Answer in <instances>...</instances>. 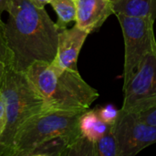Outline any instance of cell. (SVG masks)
I'll list each match as a JSON object with an SVG mask.
<instances>
[{
    "mask_svg": "<svg viewBox=\"0 0 156 156\" xmlns=\"http://www.w3.org/2000/svg\"><path fill=\"white\" fill-rule=\"evenodd\" d=\"M5 36L11 54L10 67L26 71L33 63H51L56 57L59 27L45 7L31 0H10Z\"/></svg>",
    "mask_w": 156,
    "mask_h": 156,
    "instance_id": "6da1fadb",
    "label": "cell"
},
{
    "mask_svg": "<svg viewBox=\"0 0 156 156\" xmlns=\"http://www.w3.org/2000/svg\"><path fill=\"white\" fill-rule=\"evenodd\" d=\"M25 72L43 98L47 110L84 112L100 96L97 90L82 79L79 70L37 61Z\"/></svg>",
    "mask_w": 156,
    "mask_h": 156,
    "instance_id": "7a4b0ae2",
    "label": "cell"
},
{
    "mask_svg": "<svg viewBox=\"0 0 156 156\" xmlns=\"http://www.w3.org/2000/svg\"><path fill=\"white\" fill-rule=\"evenodd\" d=\"M5 101L6 123L0 137V156H11L18 128L33 115L46 110L43 98L25 71L6 66L0 85Z\"/></svg>",
    "mask_w": 156,
    "mask_h": 156,
    "instance_id": "3957f363",
    "label": "cell"
},
{
    "mask_svg": "<svg viewBox=\"0 0 156 156\" xmlns=\"http://www.w3.org/2000/svg\"><path fill=\"white\" fill-rule=\"evenodd\" d=\"M81 113L46 109L33 115L18 128L11 156H27L35 146L54 137L80 135L79 119Z\"/></svg>",
    "mask_w": 156,
    "mask_h": 156,
    "instance_id": "277c9868",
    "label": "cell"
},
{
    "mask_svg": "<svg viewBox=\"0 0 156 156\" xmlns=\"http://www.w3.org/2000/svg\"><path fill=\"white\" fill-rule=\"evenodd\" d=\"M124 38L123 85L138 71L144 58L156 48L154 20L149 17L116 16Z\"/></svg>",
    "mask_w": 156,
    "mask_h": 156,
    "instance_id": "5b68a950",
    "label": "cell"
},
{
    "mask_svg": "<svg viewBox=\"0 0 156 156\" xmlns=\"http://www.w3.org/2000/svg\"><path fill=\"white\" fill-rule=\"evenodd\" d=\"M112 132L116 139L119 156H133L156 144V126L144 122L137 112L119 111Z\"/></svg>",
    "mask_w": 156,
    "mask_h": 156,
    "instance_id": "8992f818",
    "label": "cell"
},
{
    "mask_svg": "<svg viewBox=\"0 0 156 156\" xmlns=\"http://www.w3.org/2000/svg\"><path fill=\"white\" fill-rule=\"evenodd\" d=\"M122 111L140 112L156 106V48L144 60L135 75L123 85Z\"/></svg>",
    "mask_w": 156,
    "mask_h": 156,
    "instance_id": "52a82bcc",
    "label": "cell"
},
{
    "mask_svg": "<svg viewBox=\"0 0 156 156\" xmlns=\"http://www.w3.org/2000/svg\"><path fill=\"white\" fill-rule=\"evenodd\" d=\"M89 34L76 24L70 28L59 29L57 54L51 63L60 69L78 70L79 54Z\"/></svg>",
    "mask_w": 156,
    "mask_h": 156,
    "instance_id": "ba28073f",
    "label": "cell"
},
{
    "mask_svg": "<svg viewBox=\"0 0 156 156\" xmlns=\"http://www.w3.org/2000/svg\"><path fill=\"white\" fill-rule=\"evenodd\" d=\"M76 25L91 33L99 29L113 14L109 0H75Z\"/></svg>",
    "mask_w": 156,
    "mask_h": 156,
    "instance_id": "9c48e42d",
    "label": "cell"
},
{
    "mask_svg": "<svg viewBox=\"0 0 156 156\" xmlns=\"http://www.w3.org/2000/svg\"><path fill=\"white\" fill-rule=\"evenodd\" d=\"M113 14L156 18V0H111Z\"/></svg>",
    "mask_w": 156,
    "mask_h": 156,
    "instance_id": "30bf717a",
    "label": "cell"
},
{
    "mask_svg": "<svg viewBox=\"0 0 156 156\" xmlns=\"http://www.w3.org/2000/svg\"><path fill=\"white\" fill-rule=\"evenodd\" d=\"M112 129V125L103 122L98 115L96 109L88 110L81 113L79 119L80 135L91 143H95Z\"/></svg>",
    "mask_w": 156,
    "mask_h": 156,
    "instance_id": "8fae6325",
    "label": "cell"
},
{
    "mask_svg": "<svg viewBox=\"0 0 156 156\" xmlns=\"http://www.w3.org/2000/svg\"><path fill=\"white\" fill-rule=\"evenodd\" d=\"M80 136L61 135L35 146L27 156H67L71 144Z\"/></svg>",
    "mask_w": 156,
    "mask_h": 156,
    "instance_id": "7c38bea8",
    "label": "cell"
},
{
    "mask_svg": "<svg viewBox=\"0 0 156 156\" xmlns=\"http://www.w3.org/2000/svg\"><path fill=\"white\" fill-rule=\"evenodd\" d=\"M49 4L58 16L56 23L59 29L67 27V25L76 20L77 9L75 0H50Z\"/></svg>",
    "mask_w": 156,
    "mask_h": 156,
    "instance_id": "4fadbf2b",
    "label": "cell"
},
{
    "mask_svg": "<svg viewBox=\"0 0 156 156\" xmlns=\"http://www.w3.org/2000/svg\"><path fill=\"white\" fill-rule=\"evenodd\" d=\"M93 156H119L116 139L112 129L93 143Z\"/></svg>",
    "mask_w": 156,
    "mask_h": 156,
    "instance_id": "5bb4252c",
    "label": "cell"
},
{
    "mask_svg": "<svg viewBox=\"0 0 156 156\" xmlns=\"http://www.w3.org/2000/svg\"><path fill=\"white\" fill-rule=\"evenodd\" d=\"M96 112L100 118L106 123L112 125L118 118L119 111L116 110L112 105H107L101 108L96 109Z\"/></svg>",
    "mask_w": 156,
    "mask_h": 156,
    "instance_id": "9a60e30c",
    "label": "cell"
},
{
    "mask_svg": "<svg viewBox=\"0 0 156 156\" xmlns=\"http://www.w3.org/2000/svg\"><path fill=\"white\" fill-rule=\"evenodd\" d=\"M0 59L3 60L6 66H10L11 54L7 48L5 36V23L0 16Z\"/></svg>",
    "mask_w": 156,
    "mask_h": 156,
    "instance_id": "2e32d148",
    "label": "cell"
},
{
    "mask_svg": "<svg viewBox=\"0 0 156 156\" xmlns=\"http://www.w3.org/2000/svg\"><path fill=\"white\" fill-rule=\"evenodd\" d=\"M137 113L144 122L153 126H156V106Z\"/></svg>",
    "mask_w": 156,
    "mask_h": 156,
    "instance_id": "e0dca14e",
    "label": "cell"
},
{
    "mask_svg": "<svg viewBox=\"0 0 156 156\" xmlns=\"http://www.w3.org/2000/svg\"><path fill=\"white\" fill-rule=\"evenodd\" d=\"M6 123V114H5V101L0 91V137L5 130Z\"/></svg>",
    "mask_w": 156,
    "mask_h": 156,
    "instance_id": "ac0fdd59",
    "label": "cell"
},
{
    "mask_svg": "<svg viewBox=\"0 0 156 156\" xmlns=\"http://www.w3.org/2000/svg\"><path fill=\"white\" fill-rule=\"evenodd\" d=\"M10 0H0V16H2L4 12H6Z\"/></svg>",
    "mask_w": 156,
    "mask_h": 156,
    "instance_id": "d6986e66",
    "label": "cell"
},
{
    "mask_svg": "<svg viewBox=\"0 0 156 156\" xmlns=\"http://www.w3.org/2000/svg\"><path fill=\"white\" fill-rule=\"evenodd\" d=\"M36 5L39 7H45L48 4H49L50 0H31Z\"/></svg>",
    "mask_w": 156,
    "mask_h": 156,
    "instance_id": "ffe728a7",
    "label": "cell"
},
{
    "mask_svg": "<svg viewBox=\"0 0 156 156\" xmlns=\"http://www.w3.org/2000/svg\"><path fill=\"white\" fill-rule=\"evenodd\" d=\"M5 68H6V64H5L3 60L0 59V85H1L2 80H3V76H4Z\"/></svg>",
    "mask_w": 156,
    "mask_h": 156,
    "instance_id": "44dd1931",
    "label": "cell"
},
{
    "mask_svg": "<svg viewBox=\"0 0 156 156\" xmlns=\"http://www.w3.org/2000/svg\"><path fill=\"white\" fill-rule=\"evenodd\" d=\"M109 1H110V2H111V0H109Z\"/></svg>",
    "mask_w": 156,
    "mask_h": 156,
    "instance_id": "7402d4cb",
    "label": "cell"
}]
</instances>
